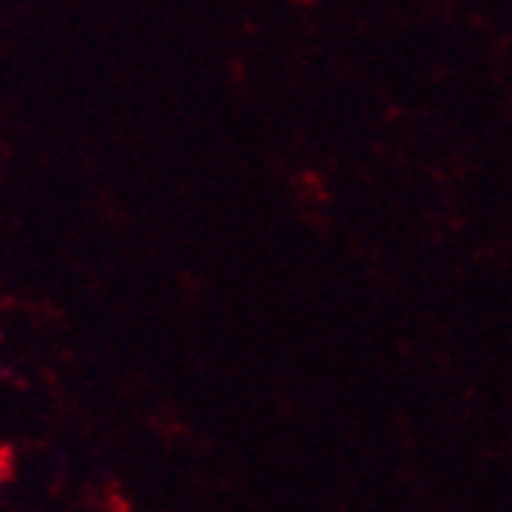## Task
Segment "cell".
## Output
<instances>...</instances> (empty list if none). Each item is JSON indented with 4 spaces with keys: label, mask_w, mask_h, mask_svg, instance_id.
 Wrapping results in <instances>:
<instances>
[{
    "label": "cell",
    "mask_w": 512,
    "mask_h": 512,
    "mask_svg": "<svg viewBox=\"0 0 512 512\" xmlns=\"http://www.w3.org/2000/svg\"><path fill=\"white\" fill-rule=\"evenodd\" d=\"M4 473H7V457L0 454V479H4Z\"/></svg>",
    "instance_id": "1"
}]
</instances>
